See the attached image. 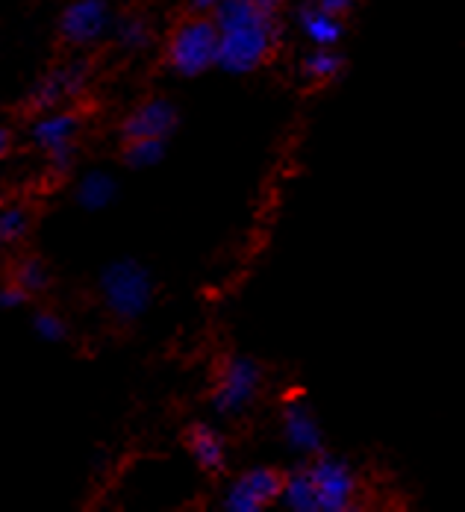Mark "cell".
<instances>
[{
    "instance_id": "cell-9",
    "label": "cell",
    "mask_w": 465,
    "mask_h": 512,
    "mask_svg": "<svg viewBox=\"0 0 465 512\" xmlns=\"http://www.w3.org/2000/svg\"><path fill=\"white\" fill-rule=\"evenodd\" d=\"M283 471L274 465H251L227 483L221 495L224 512H265L280 501Z\"/></svg>"
},
{
    "instance_id": "cell-19",
    "label": "cell",
    "mask_w": 465,
    "mask_h": 512,
    "mask_svg": "<svg viewBox=\"0 0 465 512\" xmlns=\"http://www.w3.org/2000/svg\"><path fill=\"white\" fill-rule=\"evenodd\" d=\"M12 280L21 286V289H27L30 295H42V292H48L53 286V274L51 268H48V262L42 259V256H21L18 262H15V268H12Z\"/></svg>"
},
{
    "instance_id": "cell-12",
    "label": "cell",
    "mask_w": 465,
    "mask_h": 512,
    "mask_svg": "<svg viewBox=\"0 0 465 512\" xmlns=\"http://www.w3.org/2000/svg\"><path fill=\"white\" fill-rule=\"evenodd\" d=\"M183 445H186V451L195 460V465L209 477H218V474L227 471V439L215 424L192 421L183 430Z\"/></svg>"
},
{
    "instance_id": "cell-4",
    "label": "cell",
    "mask_w": 465,
    "mask_h": 512,
    "mask_svg": "<svg viewBox=\"0 0 465 512\" xmlns=\"http://www.w3.org/2000/svg\"><path fill=\"white\" fill-rule=\"evenodd\" d=\"M83 115L77 109H51L42 115H33L30 121V142L48 156L53 174L68 177L77 168V139L83 133Z\"/></svg>"
},
{
    "instance_id": "cell-15",
    "label": "cell",
    "mask_w": 465,
    "mask_h": 512,
    "mask_svg": "<svg viewBox=\"0 0 465 512\" xmlns=\"http://www.w3.org/2000/svg\"><path fill=\"white\" fill-rule=\"evenodd\" d=\"M286 510L292 512H318L315 510V489H312L307 460H298L289 471H283V489H280V501Z\"/></svg>"
},
{
    "instance_id": "cell-13",
    "label": "cell",
    "mask_w": 465,
    "mask_h": 512,
    "mask_svg": "<svg viewBox=\"0 0 465 512\" xmlns=\"http://www.w3.org/2000/svg\"><path fill=\"white\" fill-rule=\"evenodd\" d=\"M118 177L106 168H89L74 183V204L83 212H104L118 201Z\"/></svg>"
},
{
    "instance_id": "cell-2",
    "label": "cell",
    "mask_w": 465,
    "mask_h": 512,
    "mask_svg": "<svg viewBox=\"0 0 465 512\" xmlns=\"http://www.w3.org/2000/svg\"><path fill=\"white\" fill-rule=\"evenodd\" d=\"M98 292L104 309L121 324L142 321L156 301L154 268L136 256L109 259L98 274Z\"/></svg>"
},
{
    "instance_id": "cell-23",
    "label": "cell",
    "mask_w": 465,
    "mask_h": 512,
    "mask_svg": "<svg viewBox=\"0 0 465 512\" xmlns=\"http://www.w3.org/2000/svg\"><path fill=\"white\" fill-rule=\"evenodd\" d=\"M12 148H15V136H12V130H9V127H3V124H0V162L12 154Z\"/></svg>"
},
{
    "instance_id": "cell-18",
    "label": "cell",
    "mask_w": 465,
    "mask_h": 512,
    "mask_svg": "<svg viewBox=\"0 0 465 512\" xmlns=\"http://www.w3.org/2000/svg\"><path fill=\"white\" fill-rule=\"evenodd\" d=\"M109 36H115V42H118L121 51L142 53L148 51L151 42H154V27L142 15H127V18L112 21V33Z\"/></svg>"
},
{
    "instance_id": "cell-14",
    "label": "cell",
    "mask_w": 465,
    "mask_h": 512,
    "mask_svg": "<svg viewBox=\"0 0 465 512\" xmlns=\"http://www.w3.org/2000/svg\"><path fill=\"white\" fill-rule=\"evenodd\" d=\"M298 27L315 48H336L345 39V18L324 12L315 0L298 9Z\"/></svg>"
},
{
    "instance_id": "cell-24",
    "label": "cell",
    "mask_w": 465,
    "mask_h": 512,
    "mask_svg": "<svg viewBox=\"0 0 465 512\" xmlns=\"http://www.w3.org/2000/svg\"><path fill=\"white\" fill-rule=\"evenodd\" d=\"M218 3H221V0H189V12H198V15H212Z\"/></svg>"
},
{
    "instance_id": "cell-6",
    "label": "cell",
    "mask_w": 465,
    "mask_h": 512,
    "mask_svg": "<svg viewBox=\"0 0 465 512\" xmlns=\"http://www.w3.org/2000/svg\"><path fill=\"white\" fill-rule=\"evenodd\" d=\"M312 489H315V510L318 512H348L354 510L360 495V477L354 465L336 454H315L307 460Z\"/></svg>"
},
{
    "instance_id": "cell-8",
    "label": "cell",
    "mask_w": 465,
    "mask_h": 512,
    "mask_svg": "<svg viewBox=\"0 0 465 512\" xmlns=\"http://www.w3.org/2000/svg\"><path fill=\"white\" fill-rule=\"evenodd\" d=\"M59 42L74 51L95 48L112 33V9L109 0H71L56 21Z\"/></svg>"
},
{
    "instance_id": "cell-22",
    "label": "cell",
    "mask_w": 465,
    "mask_h": 512,
    "mask_svg": "<svg viewBox=\"0 0 465 512\" xmlns=\"http://www.w3.org/2000/svg\"><path fill=\"white\" fill-rule=\"evenodd\" d=\"M33 301V295L27 289H21L15 280H6L0 286V309H21Z\"/></svg>"
},
{
    "instance_id": "cell-17",
    "label": "cell",
    "mask_w": 465,
    "mask_h": 512,
    "mask_svg": "<svg viewBox=\"0 0 465 512\" xmlns=\"http://www.w3.org/2000/svg\"><path fill=\"white\" fill-rule=\"evenodd\" d=\"M168 154L165 139H121V165L130 171H148L156 168Z\"/></svg>"
},
{
    "instance_id": "cell-11",
    "label": "cell",
    "mask_w": 465,
    "mask_h": 512,
    "mask_svg": "<svg viewBox=\"0 0 465 512\" xmlns=\"http://www.w3.org/2000/svg\"><path fill=\"white\" fill-rule=\"evenodd\" d=\"M180 127V109L177 103L156 95L142 101L118 127L121 139H171Z\"/></svg>"
},
{
    "instance_id": "cell-10",
    "label": "cell",
    "mask_w": 465,
    "mask_h": 512,
    "mask_svg": "<svg viewBox=\"0 0 465 512\" xmlns=\"http://www.w3.org/2000/svg\"><path fill=\"white\" fill-rule=\"evenodd\" d=\"M280 433H283L286 448L298 460H310L315 454L327 451L324 427H321V421H318L310 401L301 398V395H295V398H289L283 404V410H280Z\"/></svg>"
},
{
    "instance_id": "cell-20",
    "label": "cell",
    "mask_w": 465,
    "mask_h": 512,
    "mask_svg": "<svg viewBox=\"0 0 465 512\" xmlns=\"http://www.w3.org/2000/svg\"><path fill=\"white\" fill-rule=\"evenodd\" d=\"M30 227H33V215L27 206H0V248L24 242L30 236Z\"/></svg>"
},
{
    "instance_id": "cell-25",
    "label": "cell",
    "mask_w": 465,
    "mask_h": 512,
    "mask_svg": "<svg viewBox=\"0 0 465 512\" xmlns=\"http://www.w3.org/2000/svg\"><path fill=\"white\" fill-rule=\"evenodd\" d=\"M271 3H274V6H280V3H286V0H271Z\"/></svg>"
},
{
    "instance_id": "cell-7",
    "label": "cell",
    "mask_w": 465,
    "mask_h": 512,
    "mask_svg": "<svg viewBox=\"0 0 465 512\" xmlns=\"http://www.w3.org/2000/svg\"><path fill=\"white\" fill-rule=\"evenodd\" d=\"M92 80V62L89 59H68V62H59L48 68L36 83L33 89L27 92L24 106L27 112L33 115H42V112H51V109H62L68 103L80 101V95L86 92Z\"/></svg>"
},
{
    "instance_id": "cell-5",
    "label": "cell",
    "mask_w": 465,
    "mask_h": 512,
    "mask_svg": "<svg viewBox=\"0 0 465 512\" xmlns=\"http://www.w3.org/2000/svg\"><path fill=\"white\" fill-rule=\"evenodd\" d=\"M265 371L259 359L248 354H233L221 362L218 380L209 392V407L221 418H239L254 407L262 392Z\"/></svg>"
},
{
    "instance_id": "cell-1",
    "label": "cell",
    "mask_w": 465,
    "mask_h": 512,
    "mask_svg": "<svg viewBox=\"0 0 465 512\" xmlns=\"http://www.w3.org/2000/svg\"><path fill=\"white\" fill-rule=\"evenodd\" d=\"M212 21L218 27L215 68L230 77L257 74L283 39V24L271 0H221Z\"/></svg>"
},
{
    "instance_id": "cell-3",
    "label": "cell",
    "mask_w": 465,
    "mask_h": 512,
    "mask_svg": "<svg viewBox=\"0 0 465 512\" xmlns=\"http://www.w3.org/2000/svg\"><path fill=\"white\" fill-rule=\"evenodd\" d=\"M215 56H218V27L212 15H198V12H189L174 24L162 51L165 68L180 80L204 77L215 68Z\"/></svg>"
},
{
    "instance_id": "cell-16",
    "label": "cell",
    "mask_w": 465,
    "mask_h": 512,
    "mask_svg": "<svg viewBox=\"0 0 465 512\" xmlns=\"http://www.w3.org/2000/svg\"><path fill=\"white\" fill-rule=\"evenodd\" d=\"M348 68V56L336 48H312L304 59H301V77L307 83H333L345 74Z\"/></svg>"
},
{
    "instance_id": "cell-21",
    "label": "cell",
    "mask_w": 465,
    "mask_h": 512,
    "mask_svg": "<svg viewBox=\"0 0 465 512\" xmlns=\"http://www.w3.org/2000/svg\"><path fill=\"white\" fill-rule=\"evenodd\" d=\"M30 324H33V333H36L42 342H48V345H62V342H68V321H65L59 312L36 309L33 318H30Z\"/></svg>"
}]
</instances>
